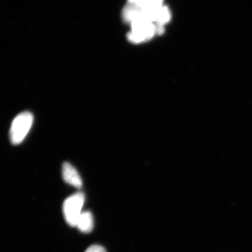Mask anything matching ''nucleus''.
<instances>
[{
    "label": "nucleus",
    "instance_id": "1",
    "mask_svg": "<svg viewBox=\"0 0 252 252\" xmlns=\"http://www.w3.org/2000/svg\"><path fill=\"white\" fill-rule=\"evenodd\" d=\"M85 201V195L78 192L68 197L63 205V215L66 222L71 226H77L78 220L82 213V207Z\"/></svg>",
    "mask_w": 252,
    "mask_h": 252
},
{
    "label": "nucleus",
    "instance_id": "2",
    "mask_svg": "<svg viewBox=\"0 0 252 252\" xmlns=\"http://www.w3.org/2000/svg\"><path fill=\"white\" fill-rule=\"evenodd\" d=\"M32 123V114L28 112L21 113L15 118L10 129L9 135L11 143H21L31 130Z\"/></svg>",
    "mask_w": 252,
    "mask_h": 252
},
{
    "label": "nucleus",
    "instance_id": "3",
    "mask_svg": "<svg viewBox=\"0 0 252 252\" xmlns=\"http://www.w3.org/2000/svg\"><path fill=\"white\" fill-rule=\"evenodd\" d=\"M132 30L127 34V39L134 44L144 42L157 34L155 23L145 20H137L131 23Z\"/></svg>",
    "mask_w": 252,
    "mask_h": 252
},
{
    "label": "nucleus",
    "instance_id": "4",
    "mask_svg": "<svg viewBox=\"0 0 252 252\" xmlns=\"http://www.w3.org/2000/svg\"><path fill=\"white\" fill-rule=\"evenodd\" d=\"M63 177L64 182L77 189H81L83 186L82 179L79 172L69 162H64L63 165Z\"/></svg>",
    "mask_w": 252,
    "mask_h": 252
},
{
    "label": "nucleus",
    "instance_id": "5",
    "mask_svg": "<svg viewBox=\"0 0 252 252\" xmlns=\"http://www.w3.org/2000/svg\"><path fill=\"white\" fill-rule=\"evenodd\" d=\"M94 217L90 212H83L78 220L77 226L81 232L89 233L94 229Z\"/></svg>",
    "mask_w": 252,
    "mask_h": 252
},
{
    "label": "nucleus",
    "instance_id": "6",
    "mask_svg": "<svg viewBox=\"0 0 252 252\" xmlns=\"http://www.w3.org/2000/svg\"><path fill=\"white\" fill-rule=\"evenodd\" d=\"M171 13L166 6H162L158 10L155 24L164 26L166 23L170 22L171 19Z\"/></svg>",
    "mask_w": 252,
    "mask_h": 252
},
{
    "label": "nucleus",
    "instance_id": "7",
    "mask_svg": "<svg viewBox=\"0 0 252 252\" xmlns=\"http://www.w3.org/2000/svg\"><path fill=\"white\" fill-rule=\"evenodd\" d=\"M163 0H128L129 4L136 5L144 9H157L162 6Z\"/></svg>",
    "mask_w": 252,
    "mask_h": 252
},
{
    "label": "nucleus",
    "instance_id": "8",
    "mask_svg": "<svg viewBox=\"0 0 252 252\" xmlns=\"http://www.w3.org/2000/svg\"><path fill=\"white\" fill-rule=\"evenodd\" d=\"M85 252H106V250L99 245H93L88 248Z\"/></svg>",
    "mask_w": 252,
    "mask_h": 252
}]
</instances>
